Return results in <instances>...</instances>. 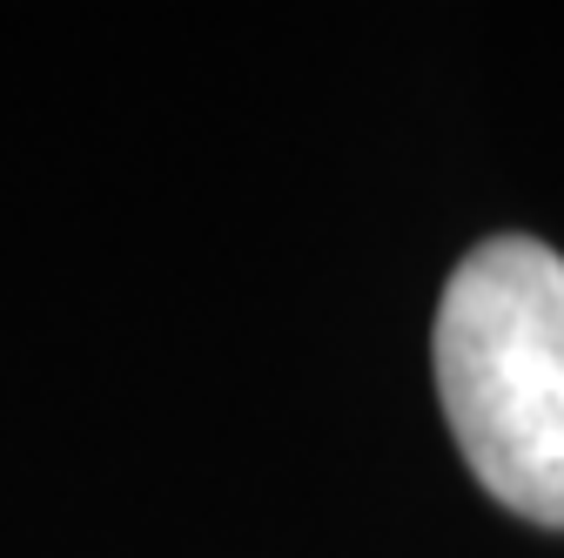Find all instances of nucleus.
Returning <instances> with one entry per match:
<instances>
[{"label":"nucleus","mask_w":564,"mask_h":558,"mask_svg":"<svg viewBox=\"0 0 564 558\" xmlns=\"http://www.w3.org/2000/svg\"><path fill=\"white\" fill-rule=\"evenodd\" d=\"M431 351L477 484L564 532V256L538 236L477 243L444 283Z\"/></svg>","instance_id":"1"}]
</instances>
